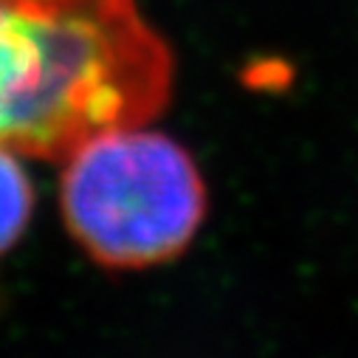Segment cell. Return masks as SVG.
Listing matches in <instances>:
<instances>
[{
    "mask_svg": "<svg viewBox=\"0 0 358 358\" xmlns=\"http://www.w3.org/2000/svg\"><path fill=\"white\" fill-rule=\"evenodd\" d=\"M172 51L136 0H0V147L65 161L158 119Z\"/></svg>",
    "mask_w": 358,
    "mask_h": 358,
    "instance_id": "cell-1",
    "label": "cell"
},
{
    "mask_svg": "<svg viewBox=\"0 0 358 358\" xmlns=\"http://www.w3.org/2000/svg\"><path fill=\"white\" fill-rule=\"evenodd\" d=\"M65 226L108 268L175 259L206 217V184L192 155L164 133L108 130L65 158L59 184Z\"/></svg>",
    "mask_w": 358,
    "mask_h": 358,
    "instance_id": "cell-2",
    "label": "cell"
},
{
    "mask_svg": "<svg viewBox=\"0 0 358 358\" xmlns=\"http://www.w3.org/2000/svg\"><path fill=\"white\" fill-rule=\"evenodd\" d=\"M34 192L17 152L0 147V254L9 251L29 226Z\"/></svg>",
    "mask_w": 358,
    "mask_h": 358,
    "instance_id": "cell-3",
    "label": "cell"
}]
</instances>
